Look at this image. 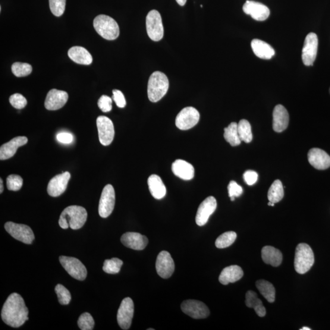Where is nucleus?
<instances>
[{
	"mask_svg": "<svg viewBox=\"0 0 330 330\" xmlns=\"http://www.w3.org/2000/svg\"><path fill=\"white\" fill-rule=\"evenodd\" d=\"M28 310L21 295L11 294L5 301L2 311V318L6 324L20 327L28 320Z\"/></svg>",
	"mask_w": 330,
	"mask_h": 330,
	"instance_id": "nucleus-1",
	"label": "nucleus"
},
{
	"mask_svg": "<svg viewBox=\"0 0 330 330\" xmlns=\"http://www.w3.org/2000/svg\"><path fill=\"white\" fill-rule=\"evenodd\" d=\"M87 213L83 207L71 206L62 211L59 217V225L62 229L70 227L77 230L83 227L86 222Z\"/></svg>",
	"mask_w": 330,
	"mask_h": 330,
	"instance_id": "nucleus-2",
	"label": "nucleus"
},
{
	"mask_svg": "<svg viewBox=\"0 0 330 330\" xmlns=\"http://www.w3.org/2000/svg\"><path fill=\"white\" fill-rule=\"evenodd\" d=\"M169 80L163 72L156 71L150 75L147 86V95L150 102H157L167 93Z\"/></svg>",
	"mask_w": 330,
	"mask_h": 330,
	"instance_id": "nucleus-3",
	"label": "nucleus"
},
{
	"mask_svg": "<svg viewBox=\"0 0 330 330\" xmlns=\"http://www.w3.org/2000/svg\"><path fill=\"white\" fill-rule=\"evenodd\" d=\"M93 24L97 33L106 40L117 39L120 33L117 22L108 15H98L94 18Z\"/></svg>",
	"mask_w": 330,
	"mask_h": 330,
	"instance_id": "nucleus-4",
	"label": "nucleus"
},
{
	"mask_svg": "<svg viewBox=\"0 0 330 330\" xmlns=\"http://www.w3.org/2000/svg\"><path fill=\"white\" fill-rule=\"evenodd\" d=\"M314 263L313 250L306 244L297 245L295 250L294 267L299 274H304L311 269Z\"/></svg>",
	"mask_w": 330,
	"mask_h": 330,
	"instance_id": "nucleus-5",
	"label": "nucleus"
},
{
	"mask_svg": "<svg viewBox=\"0 0 330 330\" xmlns=\"http://www.w3.org/2000/svg\"><path fill=\"white\" fill-rule=\"evenodd\" d=\"M146 30L150 39L153 41H159L164 35V28L161 15L156 10L150 11L146 20Z\"/></svg>",
	"mask_w": 330,
	"mask_h": 330,
	"instance_id": "nucleus-6",
	"label": "nucleus"
},
{
	"mask_svg": "<svg viewBox=\"0 0 330 330\" xmlns=\"http://www.w3.org/2000/svg\"><path fill=\"white\" fill-rule=\"evenodd\" d=\"M59 262L72 277L79 281H83L87 276V270L82 262L75 257H59Z\"/></svg>",
	"mask_w": 330,
	"mask_h": 330,
	"instance_id": "nucleus-7",
	"label": "nucleus"
},
{
	"mask_svg": "<svg viewBox=\"0 0 330 330\" xmlns=\"http://www.w3.org/2000/svg\"><path fill=\"white\" fill-rule=\"evenodd\" d=\"M199 112L192 106L182 109L175 118V125L179 129L187 130L195 126L200 121Z\"/></svg>",
	"mask_w": 330,
	"mask_h": 330,
	"instance_id": "nucleus-8",
	"label": "nucleus"
},
{
	"mask_svg": "<svg viewBox=\"0 0 330 330\" xmlns=\"http://www.w3.org/2000/svg\"><path fill=\"white\" fill-rule=\"evenodd\" d=\"M5 228L12 237L25 244H31L34 240L33 231L27 225L9 222L5 223Z\"/></svg>",
	"mask_w": 330,
	"mask_h": 330,
	"instance_id": "nucleus-9",
	"label": "nucleus"
},
{
	"mask_svg": "<svg viewBox=\"0 0 330 330\" xmlns=\"http://www.w3.org/2000/svg\"><path fill=\"white\" fill-rule=\"evenodd\" d=\"M115 198L114 188L112 185H106L99 201V213L102 218H107L112 214L115 205Z\"/></svg>",
	"mask_w": 330,
	"mask_h": 330,
	"instance_id": "nucleus-10",
	"label": "nucleus"
},
{
	"mask_svg": "<svg viewBox=\"0 0 330 330\" xmlns=\"http://www.w3.org/2000/svg\"><path fill=\"white\" fill-rule=\"evenodd\" d=\"M96 122L100 143L103 146L109 145L115 137L113 122L106 116H100L97 118Z\"/></svg>",
	"mask_w": 330,
	"mask_h": 330,
	"instance_id": "nucleus-11",
	"label": "nucleus"
},
{
	"mask_svg": "<svg viewBox=\"0 0 330 330\" xmlns=\"http://www.w3.org/2000/svg\"><path fill=\"white\" fill-rule=\"evenodd\" d=\"M318 37L314 33L307 34L302 49V60L306 66L313 65L318 50Z\"/></svg>",
	"mask_w": 330,
	"mask_h": 330,
	"instance_id": "nucleus-12",
	"label": "nucleus"
},
{
	"mask_svg": "<svg viewBox=\"0 0 330 330\" xmlns=\"http://www.w3.org/2000/svg\"><path fill=\"white\" fill-rule=\"evenodd\" d=\"M181 310L185 314L195 319H206L210 314L209 308L205 304L194 300L183 301Z\"/></svg>",
	"mask_w": 330,
	"mask_h": 330,
	"instance_id": "nucleus-13",
	"label": "nucleus"
},
{
	"mask_svg": "<svg viewBox=\"0 0 330 330\" xmlns=\"http://www.w3.org/2000/svg\"><path fill=\"white\" fill-rule=\"evenodd\" d=\"M134 314V304L133 300L129 297L125 298L122 301L118 314V323L122 329H128L131 325L132 319Z\"/></svg>",
	"mask_w": 330,
	"mask_h": 330,
	"instance_id": "nucleus-14",
	"label": "nucleus"
},
{
	"mask_svg": "<svg viewBox=\"0 0 330 330\" xmlns=\"http://www.w3.org/2000/svg\"><path fill=\"white\" fill-rule=\"evenodd\" d=\"M156 270L160 277L167 279L171 277L174 272L175 265L171 254L168 251H163L157 256Z\"/></svg>",
	"mask_w": 330,
	"mask_h": 330,
	"instance_id": "nucleus-15",
	"label": "nucleus"
},
{
	"mask_svg": "<svg viewBox=\"0 0 330 330\" xmlns=\"http://www.w3.org/2000/svg\"><path fill=\"white\" fill-rule=\"evenodd\" d=\"M217 206L216 199L213 196H209L204 200L198 207L196 223L198 226L205 225L210 218V215L215 211Z\"/></svg>",
	"mask_w": 330,
	"mask_h": 330,
	"instance_id": "nucleus-16",
	"label": "nucleus"
},
{
	"mask_svg": "<svg viewBox=\"0 0 330 330\" xmlns=\"http://www.w3.org/2000/svg\"><path fill=\"white\" fill-rule=\"evenodd\" d=\"M245 13L251 15L257 21H264L269 18L270 12L267 6L262 3L247 0L243 6Z\"/></svg>",
	"mask_w": 330,
	"mask_h": 330,
	"instance_id": "nucleus-17",
	"label": "nucleus"
},
{
	"mask_svg": "<svg viewBox=\"0 0 330 330\" xmlns=\"http://www.w3.org/2000/svg\"><path fill=\"white\" fill-rule=\"evenodd\" d=\"M71 179L70 172H65L61 174L56 175L49 182L47 187V192L50 196L58 197L63 193L67 188L68 184Z\"/></svg>",
	"mask_w": 330,
	"mask_h": 330,
	"instance_id": "nucleus-18",
	"label": "nucleus"
},
{
	"mask_svg": "<svg viewBox=\"0 0 330 330\" xmlns=\"http://www.w3.org/2000/svg\"><path fill=\"white\" fill-rule=\"evenodd\" d=\"M307 159L311 165L319 170H325L330 167V156L322 149H310L307 153Z\"/></svg>",
	"mask_w": 330,
	"mask_h": 330,
	"instance_id": "nucleus-19",
	"label": "nucleus"
},
{
	"mask_svg": "<svg viewBox=\"0 0 330 330\" xmlns=\"http://www.w3.org/2000/svg\"><path fill=\"white\" fill-rule=\"evenodd\" d=\"M69 98L68 94L64 91L56 89L50 90L47 94L45 107L47 109L58 110L65 105Z\"/></svg>",
	"mask_w": 330,
	"mask_h": 330,
	"instance_id": "nucleus-20",
	"label": "nucleus"
},
{
	"mask_svg": "<svg viewBox=\"0 0 330 330\" xmlns=\"http://www.w3.org/2000/svg\"><path fill=\"white\" fill-rule=\"evenodd\" d=\"M121 241L125 247L135 250H143L148 244L147 238L137 232H126L122 235Z\"/></svg>",
	"mask_w": 330,
	"mask_h": 330,
	"instance_id": "nucleus-21",
	"label": "nucleus"
},
{
	"mask_svg": "<svg viewBox=\"0 0 330 330\" xmlns=\"http://www.w3.org/2000/svg\"><path fill=\"white\" fill-rule=\"evenodd\" d=\"M289 122L288 110L282 105H276L273 112V129L281 133L288 128Z\"/></svg>",
	"mask_w": 330,
	"mask_h": 330,
	"instance_id": "nucleus-22",
	"label": "nucleus"
},
{
	"mask_svg": "<svg viewBox=\"0 0 330 330\" xmlns=\"http://www.w3.org/2000/svg\"><path fill=\"white\" fill-rule=\"evenodd\" d=\"M27 143V137H17L8 143L3 144L0 147V160H5L11 158L16 153L18 147L24 146Z\"/></svg>",
	"mask_w": 330,
	"mask_h": 330,
	"instance_id": "nucleus-23",
	"label": "nucleus"
},
{
	"mask_svg": "<svg viewBox=\"0 0 330 330\" xmlns=\"http://www.w3.org/2000/svg\"><path fill=\"white\" fill-rule=\"evenodd\" d=\"M172 171L177 177L185 181L191 180L194 176V168L193 165L184 160H176L172 163Z\"/></svg>",
	"mask_w": 330,
	"mask_h": 330,
	"instance_id": "nucleus-24",
	"label": "nucleus"
},
{
	"mask_svg": "<svg viewBox=\"0 0 330 330\" xmlns=\"http://www.w3.org/2000/svg\"><path fill=\"white\" fill-rule=\"evenodd\" d=\"M244 272L238 266H231L222 270L219 276V281L223 285L236 282L243 277Z\"/></svg>",
	"mask_w": 330,
	"mask_h": 330,
	"instance_id": "nucleus-25",
	"label": "nucleus"
},
{
	"mask_svg": "<svg viewBox=\"0 0 330 330\" xmlns=\"http://www.w3.org/2000/svg\"><path fill=\"white\" fill-rule=\"evenodd\" d=\"M251 48L257 57L263 59H271L275 54V50L266 42L260 39H253L251 43Z\"/></svg>",
	"mask_w": 330,
	"mask_h": 330,
	"instance_id": "nucleus-26",
	"label": "nucleus"
},
{
	"mask_svg": "<svg viewBox=\"0 0 330 330\" xmlns=\"http://www.w3.org/2000/svg\"><path fill=\"white\" fill-rule=\"evenodd\" d=\"M68 56L72 61L77 64L90 65L93 62L92 56L86 49L82 47H72L69 50Z\"/></svg>",
	"mask_w": 330,
	"mask_h": 330,
	"instance_id": "nucleus-27",
	"label": "nucleus"
},
{
	"mask_svg": "<svg viewBox=\"0 0 330 330\" xmlns=\"http://www.w3.org/2000/svg\"><path fill=\"white\" fill-rule=\"evenodd\" d=\"M147 184L152 196L157 200H161L166 193V188L160 176L152 174L147 180Z\"/></svg>",
	"mask_w": 330,
	"mask_h": 330,
	"instance_id": "nucleus-28",
	"label": "nucleus"
},
{
	"mask_svg": "<svg viewBox=\"0 0 330 330\" xmlns=\"http://www.w3.org/2000/svg\"><path fill=\"white\" fill-rule=\"evenodd\" d=\"M263 261L273 267L281 265L282 261V254L280 251L271 246H266L262 250Z\"/></svg>",
	"mask_w": 330,
	"mask_h": 330,
	"instance_id": "nucleus-29",
	"label": "nucleus"
},
{
	"mask_svg": "<svg viewBox=\"0 0 330 330\" xmlns=\"http://www.w3.org/2000/svg\"><path fill=\"white\" fill-rule=\"evenodd\" d=\"M245 303L247 307L254 308L257 316L260 317L266 316V308L263 306L262 301L257 297L256 292L251 291L247 292Z\"/></svg>",
	"mask_w": 330,
	"mask_h": 330,
	"instance_id": "nucleus-30",
	"label": "nucleus"
},
{
	"mask_svg": "<svg viewBox=\"0 0 330 330\" xmlns=\"http://www.w3.org/2000/svg\"><path fill=\"white\" fill-rule=\"evenodd\" d=\"M256 285L260 293L269 303L274 302L275 289L271 282L260 279L256 282Z\"/></svg>",
	"mask_w": 330,
	"mask_h": 330,
	"instance_id": "nucleus-31",
	"label": "nucleus"
},
{
	"mask_svg": "<svg viewBox=\"0 0 330 330\" xmlns=\"http://www.w3.org/2000/svg\"><path fill=\"white\" fill-rule=\"evenodd\" d=\"M224 138L232 146L240 145L241 141L238 135V124L236 122H232L225 128Z\"/></svg>",
	"mask_w": 330,
	"mask_h": 330,
	"instance_id": "nucleus-32",
	"label": "nucleus"
},
{
	"mask_svg": "<svg viewBox=\"0 0 330 330\" xmlns=\"http://www.w3.org/2000/svg\"><path fill=\"white\" fill-rule=\"evenodd\" d=\"M284 194L282 182L279 180H276L270 187L267 197L270 202L275 204L282 200Z\"/></svg>",
	"mask_w": 330,
	"mask_h": 330,
	"instance_id": "nucleus-33",
	"label": "nucleus"
},
{
	"mask_svg": "<svg viewBox=\"0 0 330 330\" xmlns=\"http://www.w3.org/2000/svg\"><path fill=\"white\" fill-rule=\"evenodd\" d=\"M238 135L241 141L250 143L253 140V134L251 126L249 122L246 119H241L238 124Z\"/></svg>",
	"mask_w": 330,
	"mask_h": 330,
	"instance_id": "nucleus-34",
	"label": "nucleus"
},
{
	"mask_svg": "<svg viewBox=\"0 0 330 330\" xmlns=\"http://www.w3.org/2000/svg\"><path fill=\"white\" fill-rule=\"evenodd\" d=\"M237 234L233 231L225 232L217 238L215 241L216 248L222 249V248L230 247L236 240Z\"/></svg>",
	"mask_w": 330,
	"mask_h": 330,
	"instance_id": "nucleus-35",
	"label": "nucleus"
},
{
	"mask_svg": "<svg viewBox=\"0 0 330 330\" xmlns=\"http://www.w3.org/2000/svg\"><path fill=\"white\" fill-rule=\"evenodd\" d=\"M123 262L118 258L105 260L103 263V270L108 274H116L120 272Z\"/></svg>",
	"mask_w": 330,
	"mask_h": 330,
	"instance_id": "nucleus-36",
	"label": "nucleus"
},
{
	"mask_svg": "<svg viewBox=\"0 0 330 330\" xmlns=\"http://www.w3.org/2000/svg\"><path fill=\"white\" fill-rule=\"evenodd\" d=\"M32 66L24 62H15L12 65V73L17 77H26L32 72Z\"/></svg>",
	"mask_w": 330,
	"mask_h": 330,
	"instance_id": "nucleus-37",
	"label": "nucleus"
},
{
	"mask_svg": "<svg viewBox=\"0 0 330 330\" xmlns=\"http://www.w3.org/2000/svg\"><path fill=\"white\" fill-rule=\"evenodd\" d=\"M94 324L93 317L88 313L81 314L78 320V325L81 330H92Z\"/></svg>",
	"mask_w": 330,
	"mask_h": 330,
	"instance_id": "nucleus-38",
	"label": "nucleus"
},
{
	"mask_svg": "<svg viewBox=\"0 0 330 330\" xmlns=\"http://www.w3.org/2000/svg\"><path fill=\"white\" fill-rule=\"evenodd\" d=\"M55 292L58 298L59 303L62 305H66L70 303L71 301V295L70 292L64 285L58 284L55 287Z\"/></svg>",
	"mask_w": 330,
	"mask_h": 330,
	"instance_id": "nucleus-39",
	"label": "nucleus"
},
{
	"mask_svg": "<svg viewBox=\"0 0 330 330\" xmlns=\"http://www.w3.org/2000/svg\"><path fill=\"white\" fill-rule=\"evenodd\" d=\"M66 0H49L50 11L56 17H60L64 14Z\"/></svg>",
	"mask_w": 330,
	"mask_h": 330,
	"instance_id": "nucleus-40",
	"label": "nucleus"
},
{
	"mask_svg": "<svg viewBox=\"0 0 330 330\" xmlns=\"http://www.w3.org/2000/svg\"><path fill=\"white\" fill-rule=\"evenodd\" d=\"M7 187L8 189L10 191H18L23 185V179L20 175L11 174L9 175L7 178Z\"/></svg>",
	"mask_w": 330,
	"mask_h": 330,
	"instance_id": "nucleus-41",
	"label": "nucleus"
},
{
	"mask_svg": "<svg viewBox=\"0 0 330 330\" xmlns=\"http://www.w3.org/2000/svg\"><path fill=\"white\" fill-rule=\"evenodd\" d=\"M9 102L13 107L18 109H23L27 105L26 98L18 93L14 94L9 97Z\"/></svg>",
	"mask_w": 330,
	"mask_h": 330,
	"instance_id": "nucleus-42",
	"label": "nucleus"
},
{
	"mask_svg": "<svg viewBox=\"0 0 330 330\" xmlns=\"http://www.w3.org/2000/svg\"><path fill=\"white\" fill-rule=\"evenodd\" d=\"M228 190L229 196L230 197L232 201H234L235 197H239L243 193V188L234 181L229 182Z\"/></svg>",
	"mask_w": 330,
	"mask_h": 330,
	"instance_id": "nucleus-43",
	"label": "nucleus"
},
{
	"mask_svg": "<svg viewBox=\"0 0 330 330\" xmlns=\"http://www.w3.org/2000/svg\"><path fill=\"white\" fill-rule=\"evenodd\" d=\"M97 104L103 112H109L112 109V99L107 96L103 95L100 97Z\"/></svg>",
	"mask_w": 330,
	"mask_h": 330,
	"instance_id": "nucleus-44",
	"label": "nucleus"
},
{
	"mask_svg": "<svg viewBox=\"0 0 330 330\" xmlns=\"http://www.w3.org/2000/svg\"><path fill=\"white\" fill-rule=\"evenodd\" d=\"M113 99L119 108H124L126 105V100L121 91L118 90L113 91Z\"/></svg>",
	"mask_w": 330,
	"mask_h": 330,
	"instance_id": "nucleus-45",
	"label": "nucleus"
},
{
	"mask_svg": "<svg viewBox=\"0 0 330 330\" xmlns=\"http://www.w3.org/2000/svg\"><path fill=\"white\" fill-rule=\"evenodd\" d=\"M244 179L246 184L248 185H253L256 184L258 179V174L256 171L248 170L244 174Z\"/></svg>",
	"mask_w": 330,
	"mask_h": 330,
	"instance_id": "nucleus-46",
	"label": "nucleus"
},
{
	"mask_svg": "<svg viewBox=\"0 0 330 330\" xmlns=\"http://www.w3.org/2000/svg\"><path fill=\"white\" fill-rule=\"evenodd\" d=\"M56 138H57L59 142L64 144L71 143L73 141V136H72V135L69 133H65V132L58 134Z\"/></svg>",
	"mask_w": 330,
	"mask_h": 330,
	"instance_id": "nucleus-47",
	"label": "nucleus"
},
{
	"mask_svg": "<svg viewBox=\"0 0 330 330\" xmlns=\"http://www.w3.org/2000/svg\"><path fill=\"white\" fill-rule=\"evenodd\" d=\"M175 1L181 6H184L187 2V0H175Z\"/></svg>",
	"mask_w": 330,
	"mask_h": 330,
	"instance_id": "nucleus-48",
	"label": "nucleus"
},
{
	"mask_svg": "<svg viewBox=\"0 0 330 330\" xmlns=\"http://www.w3.org/2000/svg\"><path fill=\"white\" fill-rule=\"evenodd\" d=\"M3 191V182L2 179H0V193H2Z\"/></svg>",
	"mask_w": 330,
	"mask_h": 330,
	"instance_id": "nucleus-49",
	"label": "nucleus"
},
{
	"mask_svg": "<svg viewBox=\"0 0 330 330\" xmlns=\"http://www.w3.org/2000/svg\"><path fill=\"white\" fill-rule=\"evenodd\" d=\"M268 205H269V206H272V207H273V206H275V203H272V202H270V201H269V203H268Z\"/></svg>",
	"mask_w": 330,
	"mask_h": 330,
	"instance_id": "nucleus-50",
	"label": "nucleus"
},
{
	"mask_svg": "<svg viewBox=\"0 0 330 330\" xmlns=\"http://www.w3.org/2000/svg\"><path fill=\"white\" fill-rule=\"evenodd\" d=\"M311 329L308 327H303L302 328H301L300 330H310Z\"/></svg>",
	"mask_w": 330,
	"mask_h": 330,
	"instance_id": "nucleus-51",
	"label": "nucleus"
},
{
	"mask_svg": "<svg viewBox=\"0 0 330 330\" xmlns=\"http://www.w3.org/2000/svg\"><path fill=\"white\" fill-rule=\"evenodd\" d=\"M153 329H152V328L147 329V330H153Z\"/></svg>",
	"mask_w": 330,
	"mask_h": 330,
	"instance_id": "nucleus-52",
	"label": "nucleus"
},
{
	"mask_svg": "<svg viewBox=\"0 0 330 330\" xmlns=\"http://www.w3.org/2000/svg\"><path fill=\"white\" fill-rule=\"evenodd\" d=\"M329 94H330V87H329Z\"/></svg>",
	"mask_w": 330,
	"mask_h": 330,
	"instance_id": "nucleus-53",
	"label": "nucleus"
}]
</instances>
